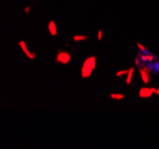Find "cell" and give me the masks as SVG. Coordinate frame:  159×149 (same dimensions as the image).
Returning a JSON list of instances; mask_svg holds the SVG:
<instances>
[{
  "label": "cell",
  "instance_id": "2",
  "mask_svg": "<svg viewBox=\"0 0 159 149\" xmlns=\"http://www.w3.org/2000/svg\"><path fill=\"white\" fill-rule=\"evenodd\" d=\"M70 59H71V56H70L69 53H66V51H61V53L57 54V57H56L57 62H58V63H63V65L69 63Z\"/></svg>",
  "mask_w": 159,
  "mask_h": 149
},
{
  "label": "cell",
  "instance_id": "11",
  "mask_svg": "<svg viewBox=\"0 0 159 149\" xmlns=\"http://www.w3.org/2000/svg\"><path fill=\"white\" fill-rule=\"evenodd\" d=\"M137 46H138V48H139V49H140V50H141V51H143V53H145V51H147V49H146V48L144 47L143 44H140V43H138Z\"/></svg>",
  "mask_w": 159,
  "mask_h": 149
},
{
  "label": "cell",
  "instance_id": "13",
  "mask_svg": "<svg viewBox=\"0 0 159 149\" xmlns=\"http://www.w3.org/2000/svg\"><path fill=\"white\" fill-rule=\"evenodd\" d=\"M29 11H30V7H26L25 8V13H29Z\"/></svg>",
  "mask_w": 159,
  "mask_h": 149
},
{
  "label": "cell",
  "instance_id": "8",
  "mask_svg": "<svg viewBox=\"0 0 159 149\" xmlns=\"http://www.w3.org/2000/svg\"><path fill=\"white\" fill-rule=\"evenodd\" d=\"M87 40V36L84 35H76L74 36V42H81V41H86Z\"/></svg>",
  "mask_w": 159,
  "mask_h": 149
},
{
  "label": "cell",
  "instance_id": "10",
  "mask_svg": "<svg viewBox=\"0 0 159 149\" xmlns=\"http://www.w3.org/2000/svg\"><path fill=\"white\" fill-rule=\"evenodd\" d=\"M128 73V69L127 70H119L118 73H116V76L119 78V76H121V75H124V74H127Z\"/></svg>",
  "mask_w": 159,
  "mask_h": 149
},
{
  "label": "cell",
  "instance_id": "4",
  "mask_svg": "<svg viewBox=\"0 0 159 149\" xmlns=\"http://www.w3.org/2000/svg\"><path fill=\"white\" fill-rule=\"evenodd\" d=\"M19 47L21 48V50L24 51V54L26 55L30 60H33V59L36 57V54H34V53H31V51L29 50V48H27L26 42H25V41H20L19 42Z\"/></svg>",
  "mask_w": 159,
  "mask_h": 149
},
{
  "label": "cell",
  "instance_id": "1",
  "mask_svg": "<svg viewBox=\"0 0 159 149\" xmlns=\"http://www.w3.org/2000/svg\"><path fill=\"white\" fill-rule=\"evenodd\" d=\"M95 66H96V59L94 57V56H90V57H88L84 63H83V66L81 68V75H82V78H89L92 73H93V70L95 69Z\"/></svg>",
  "mask_w": 159,
  "mask_h": 149
},
{
  "label": "cell",
  "instance_id": "7",
  "mask_svg": "<svg viewBox=\"0 0 159 149\" xmlns=\"http://www.w3.org/2000/svg\"><path fill=\"white\" fill-rule=\"evenodd\" d=\"M133 73H134V68H128V73H127V79H126V84L127 85H131L133 79Z\"/></svg>",
  "mask_w": 159,
  "mask_h": 149
},
{
  "label": "cell",
  "instance_id": "5",
  "mask_svg": "<svg viewBox=\"0 0 159 149\" xmlns=\"http://www.w3.org/2000/svg\"><path fill=\"white\" fill-rule=\"evenodd\" d=\"M139 73H140V76H141V79H143V81L147 84V82L150 81V69L147 67H139Z\"/></svg>",
  "mask_w": 159,
  "mask_h": 149
},
{
  "label": "cell",
  "instance_id": "12",
  "mask_svg": "<svg viewBox=\"0 0 159 149\" xmlns=\"http://www.w3.org/2000/svg\"><path fill=\"white\" fill-rule=\"evenodd\" d=\"M98 40L101 41L102 40V30H99V34H98Z\"/></svg>",
  "mask_w": 159,
  "mask_h": 149
},
{
  "label": "cell",
  "instance_id": "3",
  "mask_svg": "<svg viewBox=\"0 0 159 149\" xmlns=\"http://www.w3.org/2000/svg\"><path fill=\"white\" fill-rule=\"evenodd\" d=\"M153 93H157V88L144 87L139 91V97H141V98H150Z\"/></svg>",
  "mask_w": 159,
  "mask_h": 149
},
{
  "label": "cell",
  "instance_id": "6",
  "mask_svg": "<svg viewBox=\"0 0 159 149\" xmlns=\"http://www.w3.org/2000/svg\"><path fill=\"white\" fill-rule=\"evenodd\" d=\"M49 32L51 34V36H56L57 35V26H56V23L52 21L49 23Z\"/></svg>",
  "mask_w": 159,
  "mask_h": 149
},
{
  "label": "cell",
  "instance_id": "14",
  "mask_svg": "<svg viewBox=\"0 0 159 149\" xmlns=\"http://www.w3.org/2000/svg\"><path fill=\"white\" fill-rule=\"evenodd\" d=\"M157 94L159 95V88H157Z\"/></svg>",
  "mask_w": 159,
  "mask_h": 149
},
{
  "label": "cell",
  "instance_id": "9",
  "mask_svg": "<svg viewBox=\"0 0 159 149\" xmlns=\"http://www.w3.org/2000/svg\"><path fill=\"white\" fill-rule=\"evenodd\" d=\"M111 98H112V99H115V100H121V99H124V98H125V95L124 94H115V93H113V94H111Z\"/></svg>",
  "mask_w": 159,
  "mask_h": 149
}]
</instances>
